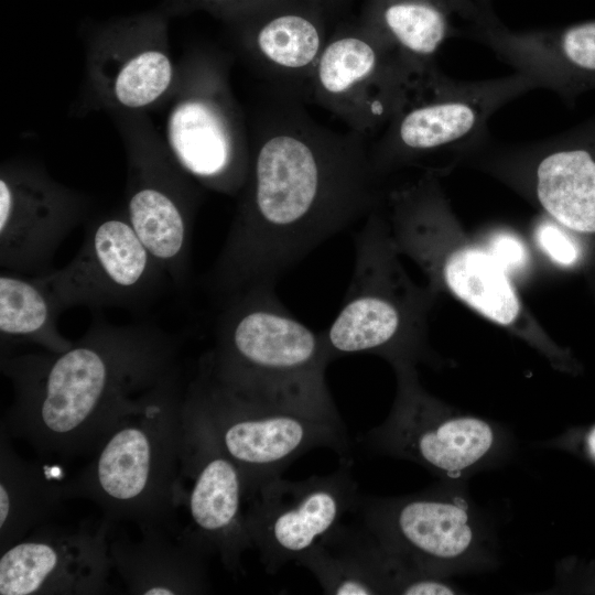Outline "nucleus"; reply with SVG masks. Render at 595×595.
<instances>
[{
	"label": "nucleus",
	"mask_w": 595,
	"mask_h": 595,
	"mask_svg": "<svg viewBox=\"0 0 595 595\" xmlns=\"http://www.w3.org/2000/svg\"><path fill=\"white\" fill-rule=\"evenodd\" d=\"M275 94L255 119L248 176L204 280L220 303L274 286L311 251L369 216L379 199L369 139L323 126L303 100Z\"/></svg>",
	"instance_id": "nucleus-1"
},
{
	"label": "nucleus",
	"mask_w": 595,
	"mask_h": 595,
	"mask_svg": "<svg viewBox=\"0 0 595 595\" xmlns=\"http://www.w3.org/2000/svg\"><path fill=\"white\" fill-rule=\"evenodd\" d=\"M173 338L147 325H116L96 316L61 353L2 356L12 402L1 431L40 455L91 454L118 418L180 365Z\"/></svg>",
	"instance_id": "nucleus-2"
},
{
	"label": "nucleus",
	"mask_w": 595,
	"mask_h": 595,
	"mask_svg": "<svg viewBox=\"0 0 595 595\" xmlns=\"http://www.w3.org/2000/svg\"><path fill=\"white\" fill-rule=\"evenodd\" d=\"M184 393L180 366L142 393L66 480L67 499L94 502L111 522L169 529L183 500Z\"/></svg>",
	"instance_id": "nucleus-3"
},
{
	"label": "nucleus",
	"mask_w": 595,
	"mask_h": 595,
	"mask_svg": "<svg viewBox=\"0 0 595 595\" xmlns=\"http://www.w3.org/2000/svg\"><path fill=\"white\" fill-rule=\"evenodd\" d=\"M220 304L214 347L198 361L215 379L257 398L339 416L325 378L332 359L323 333L290 313L274 286Z\"/></svg>",
	"instance_id": "nucleus-4"
},
{
	"label": "nucleus",
	"mask_w": 595,
	"mask_h": 595,
	"mask_svg": "<svg viewBox=\"0 0 595 595\" xmlns=\"http://www.w3.org/2000/svg\"><path fill=\"white\" fill-rule=\"evenodd\" d=\"M185 403L202 420L223 451L239 466L247 493L281 473L316 447L350 459L340 416L273 402L232 389L199 363L185 383Z\"/></svg>",
	"instance_id": "nucleus-5"
},
{
	"label": "nucleus",
	"mask_w": 595,
	"mask_h": 595,
	"mask_svg": "<svg viewBox=\"0 0 595 595\" xmlns=\"http://www.w3.org/2000/svg\"><path fill=\"white\" fill-rule=\"evenodd\" d=\"M227 66L205 48L183 57L164 99L161 138L176 165L204 191L237 197L248 176L250 136Z\"/></svg>",
	"instance_id": "nucleus-6"
},
{
	"label": "nucleus",
	"mask_w": 595,
	"mask_h": 595,
	"mask_svg": "<svg viewBox=\"0 0 595 595\" xmlns=\"http://www.w3.org/2000/svg\"><path fill=\"white\" fill-rule=\"evenodd\" d=\"M536 88L519 73L476 82L454 80L436 65L414 73L393 113L372 138L376 172L398 163L482 144L493 115Z\"/></svg>",
	"instance_id": "nucleus-7"
},
{
	"label": "nucleus",
	"mask_w": 595,
	"mask_h": 595,
	"mask_svg": "<svg viewBox=\"0 0 595 595\" xmlns=\"http://www.w3.org/2000/svg\"><path fill=\"white\" fill-rule=\"evenodd\" d=\"M353 511L401 571L447 578L497 563L489 528L455 489L386 498L359 495Z\"/></svg>",
	"instance_id": "nucleus-8"
},
{
	"label": "nucleus",
	"mask_w": 595,
	"mask_h": 595,
	"mask_svg": "<svg viewBox=\"0 0 595 595\" xmlns=\"http://www.w3.org/2000/svg\"><path fill=\"white\" fill-rule=\"evenodd\" d=\"M112 115L127 156V218L171 284L183 288L204 190L172 160L144 111Z\"/></svg>",
	"instance_id": "nucleus-9"
},
{
	"label": "nucleus",
	"mask_w": 595,
	"mask_h": 595,
	"mask_svg": "<svg viewBox=\"0 0 595 595\" xmlns=\"http://www.w3.org/2000/svg\"><path fill=\"white\" fill-rule=\"evenodd\" d=\"M364 443L377 453L414 462L447 480L493 467L510 450L509 434L500 425L437 402L421 390L405 367L389 416L365 435Z\"/></svg>",
	"instance_id": "nucleus-10"
},
{
	"label": "nucleus",
	"mask_w": 595,
	"mask_h": 595,
	"mask_svg": "<svg viewBox=\"0 0 595 595\" xmlns=\"http://www.w3.org/2000/svg\"><path fill=\"white\" fill-rule=\"evenodd\" d=\"M162 7L94 26L86 41L85 89L111 113L144 111L164 101L177 75Z\"/></svg>",
	"instance_id": "nucleus-11"
},
{
	"label": "nucleus",
	"mask_w": 595,
	"mask_h": 595,
	"mask_svg": "<svg viewBox=\"0 0 595 595\" xmlns=\"http://www.w3.org/2000/svg\"><path fill=\"white\" fill-rule=\"evenodd\" d=\"M36 277L61 313L75 306L138 310L170 282L126 212L98 218L67 264Z\"/></svg>",
	"instance_id": "nucleus-12"
},
{
	"label": "nucleus",
	"mask_w": 595,
	"mask_h": 595,
	"mask_svg": "<svg viewBox=\"0 0 595 595\" xmlns=\"http://www.w3.org/2000/svg\"><path fill=\"white\" fill-rule=\"evenodd\" d=\"M414 73L359 21L346 23L328 36L309 98L349 130L372 139L393 113Z\"/></svg>",
	"instance_id": "nucleus-13"
},
{
	"label": "nucleus",
	"mask_w": 595,
	"mask_h": 595,
	"mask_svg": "<svg viewBox=\"0 0 595 595\" xmlns=\"http://www.w3.org/2000/svg\"><path fill=\"white\" fill-rule=\"evenodd\" d=\"M358 497L350 459L326 476L300 482L278 476L250 489L246 524L264 570L274 574L296 562L354 510Z\"/></svg>",
	"instance_id": "nucleus-14"
},
{
	"label": "nucleus",
	"mask_w": 595,
	"mask_h": 595,
	"mask_svg": "<svg viewBox=\"0 0 595 595\" xmlns=\"http://www.w3.org/2000/svg\"><path fill=\"white\" fill-rule=\"evenodd\" d=\"M184 405L182 506L188 523L181 536L206 555L217 556L229 572H242V555L252 548L246 524L245 476L186 405L185 396Z\"/></svg>",
	"instance_id": "nucleus-15"
},
{
	"label": "nucleus",
	"mask_w": 595,
	"mask_h": 595,
	"mask_svg": "<svg viewBox=\"0 0 595 595\" xmlns=\"http://www.w3.org/2000/svg\"><path fill=\"white\" fill-rule=\"evenodd\" d=\"M90 199L54 180L40 164L4 162L0 169V266L42 275L54 256L85 219Z\"/></svg>",
	"instance_id": "nucleus-16"
},
{
	"label": "nucleus",
	"mask_w": 595,
	"mask_h": 595,
	"mask_svg": "<svg viewBox=\"0 0 595 595\" xmlns=\"http://www.w3.org/2000/svg\"><path fill=\"white\" fill-rule=\"evenodd\" d=\"M111 521L46 522L0 551L1 595H100L113 591Z\"/></svg>",
	"instance_id": "nucleus-17"
},
{
	"label": "nucleus",
	"mask_w": 595,
	"mask_h": 595,
	"mask_svg": "<svg viewBox=\"0 0 595 595\" xmlns=\"http://www.w3.org/2000/svg\"><path fill=\"white\" fill-rule=\"evenodd\" d=\"M325 13L309 0H259L221 21L240 53L275 91L304 100L328 40Z\"/></svg>",
	"instance_id": "nucleus-18"
},
{
	"label": "nucleus",
	"mask_w": 595,
	"mask_h": 595,
	"mask_svg": "<svg viewBox=\"0 0 595 595\" xmlns=\"http://www.w3.org/2000/svg\"><path fill=\"white\" fill-rule=\"evenodd\" d=\"M353 275L340 310L323 331L331 359L396 351L405 331V311L391 294L390 267L374 212L354 237Z\"/></svg>",
	"instance_id": "nucleus-19"
},
{
	"label": "nucleus",
	"mask_w": 595,
	"mask_h": 595,
	"mask_svg": "<svg viewBox=\"0 0 595 595\" xmlns=\"http://www.w3.org/2000/svg\"><path fill=\"white\" fill-rule=\"evenodd\" d=\"M470 37L530 78L536 88L563 90L575 78L595 77V21L561 30L515 32L484 15Z\"/></svg>",
	"instance_id": "nucleus-20"
},
{
	"label": "nucleus",
	"mask_w": 595,
	"mask_h": 595,
	"mask_svg": "<svg viewBox=\"0 0 595 595\" xmlns=\"http://www.w3.org/2000/svg\"><path fill=\"white\" fill-rule=\"evenodd\" d=\"M170 529H143L133 541L117 537L109 542L113 571L126 589L137 595H194L209 589L206 555Z\"/></svg>",
	"instance_id": "nucleus-21"
},
{
	"label": "nucleus",
	"mask_w": 595,
	"mask_h": 595,
	"mask_svg": "<svg viewBox=\"0 0 595 595\" xmlns=\"http://www.w3.org/2000/svg\"><path fill=\"white\" fill-rule=\"evenodd\" d=\"M331 595L393 594L398 565L361 524L338 523L296 562Z\"/></svg>",
	"instance_id": "nucleus-22"
},
{
	"label": "nucleus",
	"mask_w": 595,
	"mask_h": 595,
	"mask_svg": "<svg viewBox=\"0 0 595 595\" xmlns=\"http://www.w3.org/2000/svg\"><path fill=\"white\" fill-rule=\"evenodd\" d=\"M455 0H367L359 22L413 72L435 64L442 45L463 35L454 13L468 12ZM470 11V10H469Z\"/></svg>",
	"instance_id": "nucleus-23"
},
{
	"label": "nucleus",
	"mask_w": 595,
	"mask_h": 595,
	"mask_svg": "<svg viewBox=\"0 0 595 595\" xmlns=\"http://www.w3.org/2000/svg\"><path fill=\"white\" fill-rule=\"evenodd\" d=\"M534 156L533 187L542 208L559 224L595 232V156L580 145L542 141Z\"/></svg>",
	"instance_id": "nucleus-24"
},
{
	"label": "nucleus",
	"mask_w": 595,
	"mask_h": 595,
	"mask_svg": "<svg viewBox=\"0 0 595 595\" xmlns=\"http://www.w3.org/2000/svg\"><path fill=\"white\" fill-rule=\"evenodd\" d=\"M0 432V551L50 522L67 499L66 480L21 457Z\"/></svg>",
	"instance_id": "nucleus-25"
},
{
	"label": "nucleus",
	"mask_w": 595,
	"mask_h": 595,
	"mask_svg": "<svg viewBox=\"0 0 595 595\" xmlns=\"http://www.w3.org/2000/svg\"><path fill=\"white\" fill-rule=\"evenodd\" d=\"M60 314L50 292L36 275L1 271V340H26L51 353L67 350L74 340L61 334L57 326Z\"/></svg>",
	"instance_id": "nucleus-26"
},
{
	"label": "nucleus",
	"mask_w": 595,
	"mask_h": 595,
	"mask_svg": "<svg viewBox=\"0 0 595 595\" xmlns=\"http://www.w3.org/2000/svg\"><path fill=\"white\" fill-rule=\"evenodd\" d=\"M442 272L448 289L489 320L508 325L518 316L519 301L506 270L488 251L458 249L447 257Z\"/></svg>",
	"instance_id": "nucleus-27"
},
{
	"label": "nucleus",
	"mask_w": 595,
	"mask_h": 595,
	"mask_svg": "<svg viewBox=\"0 0 595 595\" xmlns=\"http://www.w3.org/2000/svg\"><path fill=\"white\" fill-rule=\"evenodd\" d=\"M536 237L541 249L555 262L570 266L578 257L574 241L556 224L549 220L540 223Z\"/></svg>",
	"instance_id": "nucleus-28"
},
{
	"label": "nucleus",
	"mask_w": 595,
	"mask_h": 595,
	"mask_svg": "<svg viewBox=\"0 0 595 595\" xmlns=\"http://www.w3.org/2000/svg\"><path fill=\"white\" fill-rule=\"evenodd\" d=\"M488 252L506 271L518 270L527 262V250L523 244L510 234L496 235L490 241Z\"/></svg>",
	"instance_id": "nucleus-29"
},
{
	"label": "nucleus",
	"mask_w": 595,
	"mask_h": 595,
	"mask_svg": "<svg viewBox=\"0 0 595 595\" xmlns=\"http://www.w3.org/2000/svg\"><path fill=\"white\" fill-rule=\"evenodd\" d=\"M457 588L445 577L425 573H409L398 585L396 594L402 595H435L456 594Z\"/></svg>",
	"instance_id": "nucleus-30"
},
{
	"label": "nucleus",
	"mask_w": 595,
	"mask_h": 595,
	"mask_svg": "<svg viewBox=\"0 0 595 595\" xmlns=\"http://www.w3.org/2000/svg\"><path fill=\"white\" fill-rule=\"evenodd\" d=\"M584 444L588 456L595 462V425L586 433Z\"/></svg>",
	"instance_id": "nucleus-31"
},
{
	"label": "nucleus",
	"mask_w": 595,
	"mask_h": 595,
	"mask_svg": "<svg viewBox=\"0 0 595 595\" xmlns=\"http://www.w3.org/2000/svg\"><path fill=\"white\" fill-rule=\"evenodd\" d=\"M311 2H314L318 6H321L322 8H324L325 10H327L332 3H335L337 0H309Z\"/></svg>",
	"instance_id": "nucleus-32"
}]
</instances>
